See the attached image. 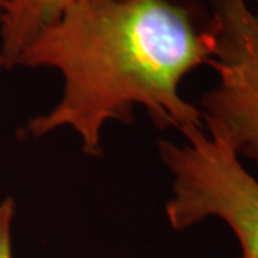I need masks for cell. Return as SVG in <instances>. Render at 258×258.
Here are the masks:
<instances>
[{
    "mask_svg": "<svg viewBox=\"0 0 258 258\" xmlns=\"http://www.w3.org/2000/svg\"><path fill=\"white\" fill-rule=\"evenodd\" d=\"M182 137V144L159 142L161 159L172 176L165 205L171 227L182 231L218 218L238 240L240 258H258V181L218 131L204 126Z\"/></svg>",
    "mask_w": 258,
    "mask_h": 258,
    "instance_id": "7a4b0ae2",
    "label": "cell"
},
{
    "mask_svg": "<svg viewBox=\"0 0 258 258\" xmlns=\"http://www.w3.org/2000/svg\"><path fill=\"white\" fill-rule=\"evenodd\" d=\"M76 0H8L0 13V68H16L19 56Z\"/></svg>",
    "mask_w": 258,
    "mask_h": 258,
    "instance_id": "277c9868",
    "label": "cell"
},
{
    "mask_svg": "<svg viewBox=\"0 0 258 258\" xmlns=\"http://www.w3.org/2000/svg\"><path fill=\"white\" fill-rule=\"evenodd\" d=\"M6 2H8V0H0V13H2V10H3V8H5ZM0 69H2V68H0Z\"/></svg>",
    "mask_w": 258,
    "mask_h": 258,
    "instance_id": "8992f818",
    "label": "cell"
},
{
    "mask_svg": "<svg viewBox=\"0 0 258 258\" xmlns=\"http://www.w3.org/2000/svg\"><path fill=\"white\" fill-rule=\"evenodd\" d=\"M211 10L217 85L198 109L204 126L258 165V8L248 0H205Z\"/></svg>",
    "mask_w": 258,
    "mask_h": 258,
    "instance_id": "3957f363",
    "label": "cell"
},
{
    "mask_svg": "<svg viewBox=\"0 0 258 258\" xmlns=\"http://www.w3.org/2000/svg\"><path fill=\"white\" fill-rule=\"evenodd\" d=\"M248 2H252V3H254V6H257L258 8V0H248Z\"/></svg>",
    "mask_w": 258,
    "mask_h": 258,
    "instance_id": "52a82bcc",
    "label": "cell"
},
{
    "mask_svg": "<svg viewBox=\"0 0 258 258\" xmlns=\"http://www.w3.org/2000/svg\"><path fill=\"white\" fill-rule=\"evenodd\" d=\"M214 52L205 0H76L19 56L16 66L62 75L60 101L29 120L25 137L56 129L78 134L85 154H102L103 126L131 123L142 106L158 129L184 135L204 128L197 106L181 96L185 76Z\"/></svg>",
    "mask_w": 258,
    "mask_h": 258,
    "instance_id": "6da1fadb",
    "label": "cell"
},
{
    "mask_svg": "<svg viewBox=\"0 0 258 258\" xmlns=\"http://www.w3.org/2000/svg\"><path fill=\"white\" fill-rule=\"evenodd\" d=\"M15 210V200L12 197L0 203V258H12V225Z\"/></svg>",
    "mask_w": 258,
    "mask_h": 258,
    "instance_id": "5b68a950",
    "label": "cell"
}]
</instances>
